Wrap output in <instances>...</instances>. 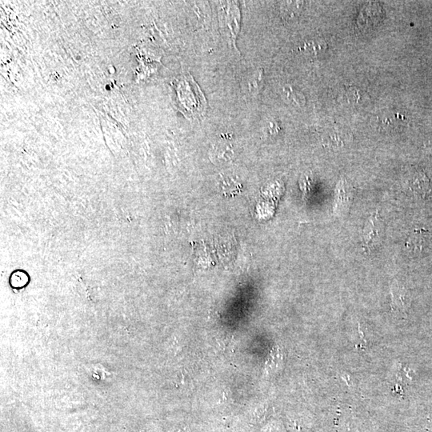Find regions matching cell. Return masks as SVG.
I'll return each instance as SVG.
<instances>
[{
	"instance_id": "cell-1",
	"label": "cell",
	"mask_w": 432,
	"mask_h": 432,
	"mask_svg": "<svg viewBox=\"0 0 432 432\" xmlns=\"http://www.w3.org/2000/svg\"><path fill=\"white\" fill-rule=\"evenodd\" d=\"M405 246L409 254L416 257H423L431 251L432 240L428 234L416 232L408 236Z\"/></svg>"
},
{
	"instance_id": "cell-2",
	"label": "cell",
	"mask_w": 432,
	"mask_h": 432,
	"mask_svg": "<svg viewBox=\"0 0 432 432\" xmlns=\"http://www.w3.org/2000/svg\"><path fill=\"white\" fill-rule=\"evenodd\" d=\"M406 117L396 110H386L378 115L375 119V125L379 131L395 132L405 125Z\"/></svg>"
},
{
	"instance_id": "cell-3",
	"label": "cell",
	"mask_w": 432,
	"mask_h": 432,
	"mask_svg": "<svg viewBox=\"0 0 432 432\" xmlns=\"http://www.w3.org/2000/svg\"><path fill=\"white\" fill-rule=\"evenodd\" d=\"M384 235L383 222L379 215H374L366 222L362 231V239L367 246H374L379 244Z\"/></svg>"
},
{
	"instance_id": "cell-4",
	"label": "cell",
	"mask_w": 432,
	"mask_h": 432,
	"mask_svg": "<svg viewBox=\"0 0 432 432\" xmlns=\"http://www.w3.org/2000/svg\"><path fill=\"white\" fill-rule=\"evenodd\" d=\"M406 188L419 195H427L430 190V182L423 173L416 172L409 176L406 180Z\"/></svg>"
},
{
	"instance_id": "cell-5",
	"label": "cell",
	"mask_w": 432,
	"mask_h": 432,
	"mask_svg": "<svg viewBox=\"0 0 432 432\" xmlns=\"http://www.w3.org/2000/svg\"><path fill=\"white\" fill-rule=\"evenodd\" d=\"M351 134L348 131L340 129H332L326 134L324 141L331 148H342L351 142Z\"/></svg>"
},
{
	"instance_id": "cell-6",
	"label": "cell",
	"mask_w": 432,
	"mask_h": 432,
	"mask_svg": "<svg viewBox=\"0 0 432 432\" xmlns=\"http://www.w3.org/2000/svg\"><path fill=\"white\" fill-rule=\"evenodd\" d=\"M328 48V43L324 39H312L304 42V45L300 48V50L307 54L318 55L325 52Z\"/></svg>"
},
{
	"instance_id": "cell-7",
	"label": "cell",
	"mask_w": 432,
	"mask_h": 432,
	"mask_svg": "<svg viewBox=\"0 0 432 432\" xmlns=\"http://www.w3.org/2000/svg\"><path fill=\"white\" fill-rule=\"evenodd\" d=\"M284 93L287 96V99L294 104L298 106H304L305 104L306 100L304 95L291 86H286L284 88Z\"/></svg>"
},
{
	"instance_id": "cell-8",
	"label": "cell",
	"mask_w": 432,
	"mask_h": 432,
	"mask_svg": "<svg viewBox=\"0 0 432 432\" xmlns=\"http://www.w3.org/2000/svg\"><path fill=\"white\" fill-rule=\"evenodd\" d=\"M283 4V8L284 11V15L288 18H293L300 13V10L301 8L302 2H287Z\"/></svg>"
},
{
	"instance_id": "cell-9",
	"label": "cell",
	"mask_w": 432,
	"mask_h": 432,
	"mask_svg": "<svg viewBox=\"0 0 432 432\" xmlns=\"http://www.w3.org/2000/svg\"><path fill=\"white\" fill-rule=\"evenodd\" d=\"M348 101L351 103H359L360 97H359V92L355 88H350L347 92Z\"/></svg>"
},
{
	"instance_id": "cell-10",
	"label": "cell",
	"mask_w": 432,
	"mask_h": 432,
	"mask_svg": "<svg viewBox=\"0 0 432 432\" xmlns=\"http://www.w3.org/2000/svg\"><path fill=\"white\" fill-rule=\"evenodd\" d=\"M215 151V158H219V160H221V158H224V157H223V155H224V154L230 155L231 153H232V151H231L230 148L228 147H216Z\"/></svg>"
},
{
	"instance_id": "cell-11",
	"label": "cell",
	"mask_w": 432,
	"mask_h": 432,
	"mask_svg": "<svg viewBox=\"0 0 432 432\" xmlns=\"http://www.w3.org/2000/svg\"><path fill=\"white\" fill-rule=\"evenodd\" d=\"M424 147L425 148H426V150L428 151L429 154L432 155V137L426 140L424 144Z\"/></svg>"
}]
</instances>
